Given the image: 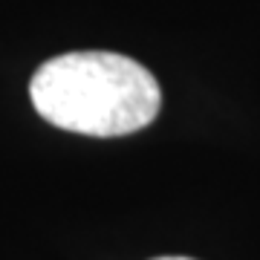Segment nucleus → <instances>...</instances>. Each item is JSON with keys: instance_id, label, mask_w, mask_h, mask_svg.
I'll return each mask as SVG.
<instances>
[{"instance_id": "nucleus-1", "label": "nucleus", "mask_w": 260, "mask_h": 260, "mask_svg": "<svg viewBox=\"0 0 260 260\" xmlns=\"http://www.w3.org/2000/svg\"><path fill=\"white\" fill-rule=\"evenodd\" d=\"M32 107L52 127L113 139L148 127L162 110V90L148 67L119 52H64L29 81Z\"/></svg>"}, {"instance_id": "nucleus-2", "label": "nucleus", "mask_w": 260, "mask_h": 260, "mask_svg": "<svg viewBox=\"0 0 260 260\" xmlns=\"http://www.w3.org/2000/svg\"><path fill=\"white\" fill-rule=\"evenodd\" d=\"M153 260H191V257H153Z\"/></svg>"}]
</instances>
